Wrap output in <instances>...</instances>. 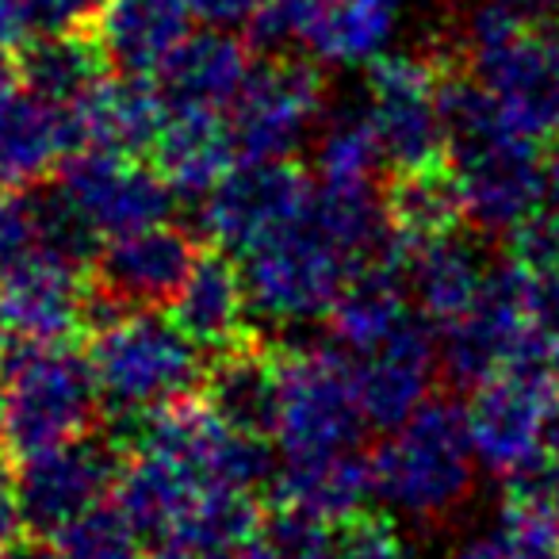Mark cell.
<instances>
[{"mask_svg": "<svg viewBox=\"0 0 559 559\" xmlns=\"http://www.w3.org/2000/svg\"><path fill=\"white\" fill-rule=\"evenodd\" d=\"M475 464L467 411L452 399H429L376 449L372 487L395 518L444 525L472 502Z\"/></svg>", "mask_w": 559, "mask_h": 559, "instance_id": "obj_1", "label": "cell"}, {"mask_svg": "<svg viewBox=\"0 0 559 559\" xmlns=\"http://www.w3.org/2000/svg\"><path fill=\"white\" fill-rule=\"evenodd\" d=\"M100 403L111 414V437L127 433L134 449L146 414L180 403L203 388V349L157 311H134L93 337L88 349Z\"/></svg>", "mask_w": 559, "mask_h": 559, "instance_id": "obj_2", "label": "cell"}, {"mask_svg": "<svg viewBox=\"0 0 559 559\" xmlns=\"http://www.w3.org/2000/svg\"><path fill=\"white\" fill-rule=\"evenodd\" d=\"M238 269L249 311L288 330L326 319L357 264L314 223L304 203L292 223L249 246Z\"/></svg>", "mask_w": 559, "mask_h": 559, "instance_id": "obj_3", "label": "cell"}, {"mask_svg": "<svg viewBox=\"0 0 559 559\" xmlns=\"http://www.w3.org/2000/svg\"><path fill=\"white\" fill-rule=\"evenodd\" d=\"M0 365L9 380V418L0 441L12 456L24 460L88 433L104 406L88 357L70 345L12 342Z\"/></svg>", "mask_w": 559, "mask_h": 559, "instance_id": "obj_4", "label": "cell"}, {"mask_svg": "<svg viewBox=\"0 0 559 559\" xmlns=\"http://www.w3.org/2000/svg\"><path fill=\"white\" fill-rule=\"evenodd\" d=\"M559 399V360L556 353H533L472 391L467 433L479 467L495 479L510 483L544 460L551 406Z\"/></svg>", "mask_w": 559, "mask_h": 559, "instance_id": "obj_5", "label": "cell"}, {"mask_svg": "<svg viewBox=\"0 0 559 559\" xmlns=\"http://www.w3.org/2000/svg\"><path fill=\"white\" fill-rule=\"evenodd\" d=\"M284 406H280L276 441L284 460L330 456L360 449L368 418L357 399L353 365L334 342L280 353Z\"/></svg>", "mask_w": 559, "mask_h": 559, "instance_id": "obj_6", "label": "cell"}, {"mask_svg": "<svg viewBox=\"0 0 559 559\" xmlns=\"http://www.w3.org/2000/svg\"><path fill=\"white\" fill-rule=\"evenodd\" d=\"M444 66L421 55H388L368 62V119L391 169H421L449 162L441 116Z\"/></svg>", "mask_w": 559, "mask_h": 559, "instance_id": "obj_7", "label": "cell"}, {"mask_svg": "<svg viewBox=\"0 0 559 559\" xmlns=\"http://www.w3.org/2000/svg\"><path fill=\"white\" fill-rule=\"evenodd\" d=\"M449 165L464 188L467 223L483 238H510L548 207V162L540 157V142L513 127L452 150Z\"/></svg>", "mask_w": 559, "mask_h": 559, "instance_id": "obj_8", "label": "cell"}, {"mask_svg": "<svg viewBox=\"0 0 559 559\" xmlns=\"http://www.w3.org/2000/svg\"><path fill=\"white\" fill-rule=\"evenodd\" d=\"M123 472V444L116 437L85 433L58 449L20 460V513L24 533L58 536L81 513L96 510Z\"/></svg>", "mask_w": 559, "mask_h": 559, "instance_id": "obj_9", "label": "cell"}, {"mask_svg": "<svg viewBox=\"0 0 559 559\" xmlns=\"http://www.w3.org/2000/svg\"><path fill=\"white\" fill-rule=\"evenodd\" d=\"M322 73L307 58H261L230 108L238 157L288 162L322 116Z\"/></svg>", "mask_w": 559, "mask_h": 559, "instance_id": "obj_10", "label": "cell"}, {"mask_svg": "<svg viewBox=\"0 0 559 559\" xmlns=\"http://www.w3.org/2000/svg\"><path fill=\"white\" fill-rule=\"evenodd\" d=\"M464 58L513 131L540 146H559V39L548 27L483 43Z\"/></svg>", "mask_w": 559, "mask_h": 559, "instance_id": "obj_11", "label": "cell"}, {"mask_svg": "<svg viewBox=\"0 0 559 559\" xmlns=\"http://www.w3.org/2000/svg\"><path fill=\"white\" fill-rule=\"evenodd\" d=\"M307 195H311V185L292 162L238 157L200 200V226L218 249L241 257L249 246L292 223L304 211Z\"/></svg>", "mask_w": 559, "mask_h": 559, "instance_id": "obj_12", "label": "cell"}, {"mask_svg": "<svg viewBox=\"0 0 559 559\" xmlns=\"http://www.w3.org/2000/svg\"><path fill=\"white\" fill-rule=\"evenodd\" d=\"M58 185L73 195V203L85 211L104 241L142 230V226L169 223L173 203H177V188L165 180L157 165L150 169L134 157L93 146H81L62 157Z\"/></svg>", "mask_w": 559, "mask_h": 559, "instance_id": "obj_13", "label": "cell"}, {"mask_svg": "<svg viewBox=\"0 0 559 559\" xmlns=\"http://www.w3.org/2000/svg\"><path fill=\"white\" fill-rule=\"evenodd\" d=\"M195 261H200V246L185 226L154 223L104 241L93 261V280H100L104 288H111L134 311H157L177 299Z\"/></svg>", "mask_w": 559, "mask_h": 559, "instance_id": "obj_14", "label": "cell"}, {"mask_svg": "<svg viewBox=\"0 0 559 559\" xmlns=\"http://www.w3.org/2000/svg\"><path fill=\"white\" fill-rule=\"evenodd\" d=\"M437 368V330L421 311L376 353L353 365L357 376V399L368 418V429H399L429 403Z\"/></svg>", "mask_w": 559, "mask_h": 559, "instance_id": "obj_15", "label": "cell"}, {"mask_svg": "<svg viewBox=\"0 0 559 559\" xmlns=\"http://www.w3.org/2000/svg\"><path fill=\"white\" fill-rule=\"evenodd\" d=\"M249 70V43L203 24V32H192L157 66L154 85L169 111H230Z\"/></svg>", "mask_w": 559, "mask_h": 559, "instance_id": "obj_16", "label": "cell"}, {"mask_svg": "<svg viewBox=\"0 0 559 559\" xmlns=\"http://www.w3.org/2000/svg\"><path fill=\"white\" fill-rule=\"evenodd\" d=\"M81 269L35 253L12 276L0 280V314L9 322L12 342L27 345H70L78 330H85V284Z\"/></svg>", "mask_w": 559, "mask_h": 559, "instance_id": "obj_17", "label": "cell"}, {"mask_svg": "<svg viewBox=\"0 0 559 559\" xmlns=\"http://www.w3.org/2000/svg\"><path fill=\"white\" fill-rule=\"evenodd\" d=\"M78 146L73 108L43 100L24 85L0 93V192L43 185Z\"/></svg>", "mask_w": 559, "mask_h": 559, "instance_id": "obj_18", "label": "cell"}, {"mask_svg": "<svg viewBox=\"0 0 559 559\" xmlns=\"http://www.w3.org/2000/svg\"><path fill=\"white\" fill-rule=\"evenodd\" d=\"M203 403L234 433L276 437L280 406H284V372L280 353H269L246 337L230 349L215 353L203 372Z\"/></svg>", "mask_w": 559, "mask_h": 559, "instance_id": "obj_19", "label": "cell"}, {"mask_svg": "<svg viewBox=\"0 0 559 559\" xmlns=\"http://www.w3.org/2000/svg\"><path fill=\"white\" fill-rule=\"evenodd\" d=\"M78 142L93 150H108L119 157L150 154L169 123L162 93L142 73H119L104 78L85 100L73 108ZM78 146V150H81Z\"/></svg>", "mask_w": 559, "mask_h": 559, "instance_id": "obj_20", "label": "cell"}, {"mask_svg": "<svg viewBox=\"0 0 559 559\" xmlns=\"http://www.w3.org/2000/svg\"><path fill=\"white\" fill-rule=\"evenodd\" d=\"M192 0H104L93 35L116 73H150L192 35Z\"/></svg>", "mask_w": 559, "mask_h": 559, "instance_id": "obj_21", "label": "cell"}, {"mask_svg": "<svg viewBox=\"0 0 559 559\" xmlns=\"http://www.w3.org/2000/svg\"><path fill=\"white\" fill-rule=\"evenodd\" d=\"M487 253L475 238L464 234H441V238L414 241L411 264H406V288L421 314L433 326H449L460 314L472 311L490 272Z\"/></svg>", "mask_w": 559, "mask_h": 559, "instance_id": "obj_22", "label": "cell"}, {"mask_svg": "<svg viewBox=\"0 0 559 559\" xmlns=\"http://www.w3.org/2000/svg\"><path fill=\"white\" fill-rule=\"evenodd\" d=\"M173 319L200 349L223 353L246 342L249 296L241 284V269L223 253H200L192 276L173 299Z\"/></svg>", "mask_w": 559, "mask_h": 559, "instance_id": "obj_23", "label": "cell"}, {"mask_svg": "<svg viewBox=\"0 0 559 559\" xmlns=\"http://www.w3.org/2000/svg\"><path fill=\"white\" fill-rule=\"evenodd\" d=\"M154 162L177 195L203 200L238 162L230 119L223 111H169V123L154 146Z\"/></svg>", "mask_w": 559, "mask_h": 559, "instance_id": "obj_24", "label": "cell"}, {"mask_svg": "<svg viewBox=\"0 0 559 559\" xmlns=\"http://www.w3.org/2000/svg\"><path fill=\"white\" fill-rule=\"evenodd\" d=\"M16 66L20 85L62 108H78L111 70L93 32L27 35L16 47Z\"/></svg>", "mask_w": 559, "mask_h": 559, "instance_id": "obj_25", "label": "cell"}, {"mask_svg": "<svg viewBox=\"0 0 559 559\" xmlns=\"http://www.w3.org/2000/svg\"><path fill=\"white\" fill-rule=\"evenodd\" d=\"M276 498L280 502L304 506L322 521H345L365 510L372 487V460L360 456V449L330 452V456H304L284 460L276 475Z\"/></svg>", "mask_w": 559, "mask_h": 559, "instance_id": "obj_26", "label": "cell"}, {"mask_svg": "<svg viewBox=\"0 0 559 559\" xmlns=\"http://www.w3.org/2000/svg\"><path fill=\"white\" fill-rule=\"evenodd\" d=\"M200 483L165 460L139 452V460L123 464L116 479V510L134 525L142 540H173L192 510Z\"/></svg>", "mask_w": 559, "mask_h": 559, "instance_id": "obj_27", "label": "cell"}, {"mask_svg": "<svg viewBox=\"0 0 559 559\" xmlns=\"http://www.w3.org/2000/svg\"><path fill=\"white\" fill-rule=\"evenodd\" d=\"M391 226L411 241H429L441 234L460 230L467 223L464 188L449 162L421 165V169H399L383 188Z\"/></svg>", "mask_w": 559, "mask_h": 559, "instance_id": "obj_28", "label": "cell"}, {"mask_svg": "<svg viewBox=\"0 0 559 559\" xmlns=\"http://www.w3.org/2000/svg\"><path fill=\"white\" fill-rule=\"evenodd\" d=\"M223 437L226 426L207 411V403L180 399V403H169L162 411L146 414V421L139 429V452H150V456L180 467L200 487H207Z\"/></svg>", "mask_w": 559, "mask_h": 559, "instance_id": "obj_29", "label": "cell"}, {"mask_svg": "<svg viewBox=\"0 0 559 559\" xmlns=\"http://www.w3.org/2000/svg\"><path fill=\"white\" fill-rule=\"evenodd\" d=\"M257 521H261V510L253 495L234 487H203L173 540H180L200 559H238Z\"/></svg>", "mask_w": 559, "mask_h": 559, "instance_id": "obj_30", "label": "cell"}, {"mask_svg": "<svg viewBox=\"0 0 559 559\" xmlns=\"http://www.w3.org/2000/svg\"><path fill=\"white\" fill-rule=\"evenodd\" d=\"M27 203H32L35 218V238H39V253L66 261L73 269H85L100 253V230L88 223L85 211L73 203V195L62 185L47 188H27Z\"/></svg>", "mask_w": 559, "mask_h": 559, "instance_id": "obj_31", "label": "cell"}, {"mask_svg": "<svg viewBox=\"0 0 559 559\" xmlns=\"http://www.w3.org/2000/svg\"><path fill=\"white\" fill-rule=\"evenodd\" d=\"M383 165H388V157H383V146L376 139L368 111L337 116L322 131L319 150H314L319 180H337V185H372Z\"/></svg>", "mask_w": 559, "mask_h": 559, "instance_id": "obj_32", "label": "cell"}, {"mask_svg": "<svg viewBox=\"0 0 559 559\" xmlns=\"http://www.w3.org/2000/svg\"><path fill=\"white\" fill-rule=\"evenodd\" d=\"M326 0H264L246 24V43L257 58H314Z\"/></svg>", "mask_w": 559, "mask_h": 559, "instance_id": "obj_33", "label": "cell"}, {"mask_svg": "<svg viewBox=\"0 0 559 559\" xmlns=\"http://www.w3.org/2000/svg\"><path fill=\"white\" fill-rule=\"evenodd\" d=\"M326 544L330 521L314 518L304 506L280 502L276 510L261 513L238 559H326Z\"/></svg>", "mask_w": 559, "mask_h": 559, "instance_id": "obj_34", "label": "cell"}, {"mask_svg": "<svg viewBox=\"0 0 559 559\" xmlns=\"http://www.w3.org/2000/svg\"><path fill=\"white\" fill-rule=\"evenodd\" d=\"M139 540L142 536L116 510V502H100L96 510L81 513L73 525H66L55 536V548L62 559H142Z\"/></svg>", "mask_w": 559, "mask_h": 559, "instance_id": "obj_35", "label": "cell"}, {"mask_svg": "<svg viewBox=\"0 0 559 559\" xmlns=\"http://www.w3.org/2000/svg\"><path fill=\"white\" fill-rule=\"evenodd\" d=\"M326 559H411V551L391 518L360 510L345 521H334Z\"/></svg>", "mask_w": 559, "mask_h": 559, "instance_id": "obj_36", "label": "cell"}, {"mask_svg": "<svg viewBox=\"0 0 559 559\" xmlns=\"http://www.w3.org/2000/svg\"><path fill=\"white\" fill-rule=\"evenodd\" d=\"M39 253L27 192H0V280Z\"/></svg>", "mask_w": 559, "mask_h": 559, "instance_id": "obj_37", "label": "cell"}, {"mask_svg": "<svg viewBox=\"0 0 559 559\" xmlns=\"http://www.w3.org/2000/svg\"><path fill=\"white\" fill-rule=\"evenodd\" d=\"M104 12V0H24V16L32 35L93 32Z\"/></svg>", "mask_w": 559, "mask_h": 559, "instance_id": "obj_38", "label": "cell"}, {"mask_svg": "<svg viewBox=\"0 0 559 559\" xmlns=\"http://www.w3.org/2000/svg\"><path fill=\"white\" fill-rule=\"evenodd\" d=\"M20 467H12V452L0 449V548L24 533V513H20Z\"/></svg>", "mask_w": 559, "mask_h": 559, "instance_id": "obj_39", "label": "cell"}, {"mask_svg": "<svg viewBox=\"0 0 559 559\" xmlns=\"http://www.w3.org/2000/svg\"><path fill=\"white\" fill-rule=\"evenodd\" d=\"M264 0H192L195 9V20L207 27H226V32H234V27H246L249 20L257 16V9H261Z\"/></svg>", "mask_w": 559, "mask_h": 559, "instance_id": "obj_40", "label": "cell"}, {"mask_svg": "<svg viewBox=\"0 0 559 559\" xmlns=\"http://www.w3.org/2000/svg\"><path fill=\"white\" fill-rule=\"evenodd\" d=\"M27 35H32V27L24 16V0H0V47L16 50Z\"/></svg>", "mask_w": 559, "mask_h": 559, "instance_id": "obj_41", "label": "cell"}, {"mask_svg": "<svg viewBox=\"0 0 559 559\" xmlns=\"http://www.w3.org/2000/svg\"><path fill=\"white\" fill-rule=\"evenodd\" d=\"M452 559H513L510 548L502 544V536L490 528V533L483 536H472V540H464L456 551H452Z\"/></svg>", "mask_w": 559, "mask_h": 559, "instance_id": "obj_42", "label": "cell"}, {"mask_svg": "<svg viewBox=\"0 0 559 559\" xmlns=\"http://www.w3.org/2000/svg\"><path fill=\"white\" fill-rule=\"evenodd\" d=\"M0 559H62L55 544H47V536H16L12 544L0 548Z\"/></svg>", "mask_w": 559, "mask_h": 559, "instance_id": "obj_43", "label": "cell"}, {"mask_svg": "<svg viewBox=\"0 0 559 559\" xmlns=\"http://www.w3.org/2000/svg\"><path fill=\"white\" fill-rule=\"evenodd\" d=\"M142 559H200V556L188 551L180 540H157L150 551H142Z\"/></svg>", "mask_w": 559, "mask_h": 559, "instance_id": "obj_44", "label": "cell"}, {"mask_svg": "<svg viewBox=\"0 0 559 559\" xmlns=\"http://www.w3.org/2000/svg\"><path fill=\"white\" fill-rule=\"evenodd\" d=\"M20 85V66L12 47H0V93H9V88Z\"/></svg>", "mask_w": 559, "mask_h": 559, "instance_id": "obj_45", "label": "cell"}, {"mask_svg": "<svg viewBox=\"0 0 559 559\" xmlns=\"http://www.w3.org/2000/svg\"><path fill=\"white\" fill-rule=\"evenodd\" d=\"M544 456L559 467V399L551 406V418H548V433H544Z\"/></svg>", "mask_w": 559, "mask_h": 559, "instance_id": "obj_46", "label": "cell"}, {"mask_svg": "<svg viewBox=\"0 0 559 559\" xmlns=\"http://www.w3.org/2000/svg\"><path fill=\"white\" fill-rule=\"evenodd\" d=\"M548 211L559 218V146L548 157Z\"/></svg>", "mask_w": 559, "mask_h": 559, "instance_id": "obj_47", "label": "cell"}, {"mask_svg": "<svg viewBox=\"0 0 559 559\" xmlns=\"http://www.w3.org/2000/svg\"><path fill=\"white\" fill-rule=\"evenodd\" d=\"M4 418H9V380L0 372V437H4Z\"/></svg>", "mask_w": 559, "mask_h": 559, "instance_id": "obj_48", "label": "cell"}, {"mask_svg": "<svg viewBox=\"0 0 559 559\" xmlns=\"http://www.w3.org/2000/svg\"><path fill=\"white\" fill-rule=\"evenodd\" d=\"M12 345V334H9V322H4V314H0V357H4V349Z\"/></svg>", "mask_w": 559, "mask_h": 559, "instance_id": "obj_49", "label": "cell"}, {"mask_svg": "<svg viewBox=\"0 0 559 559\" xmlns=\"http://www.w3.org/2000/svg\"><path fill=\"white\" fill-rule=\"evenodd\" d=\"M556 272H559V269H556Z\"/></svg>", "mask_w": 559, "mask_h": 559, "instance_id": "obj_50", "label": "cell"}]
</instances>
